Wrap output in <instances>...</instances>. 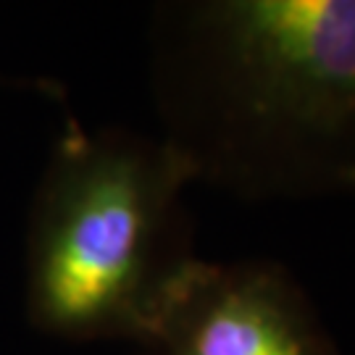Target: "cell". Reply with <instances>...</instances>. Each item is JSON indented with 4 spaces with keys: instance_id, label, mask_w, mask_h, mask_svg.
<instances>
[{
    "instance_id": "cell-1",
    "label": "cell",
    "mask_w": 355,
    "mask_h": 355,
    "mask_svg": "<svg viewBox=\"0 0 355 355\" xmlns=\"http://www.w3.org/2000/svg\"><path fill=\"white\" fill-rule=\"evenodd\" d=\"M164 137L253 200L353 192L355 0H214L161 13Z\"/></svg>"
},
{
    "instance_id": "cell-2",
    "label": "cell",
    "mask_w": 355,
    "mask_h": 355,
    "mask_svg": "<svg viewBox=\"0 0 355 355\" xmlns=\"http://www.w3.org/2000/svg\"><path fill=\"white\" fill-rule=\"evenodd\" d=\"M192 179L166 140L69 119L29 214V321L76 343H140L195 261L182 205Z\"/></svg>"
},
{
    "instance_id": "cell-3",
    "label": "cell",
    "mask_w": 355,
    "mask_h": 355,
    "mask_svg": "<svg viewBox=\"0 0 355 355\" xmlns=\"http://www.w3.org/2000/svg\"><path fill=\"white\" fill-rule=\"evenodd\" d=\"M137 347L142 355H340L316 305L282 263L200 258Z\"/></svg>"
},
{
    "instance_id": "cell-4",
    "label": "cell",
    "mask_w": 355,
    "mask_h": 355,
    "mask_svg": "<svg viewBox=\"0 0 355 355\" xmlns=\"http://www.w3.org/2000/svg\"><path fill=\"white\" fill-rule=\"evenodd\" d=\"M353 192H355V182H353Z\"/></svg>"
},
{
    "instance_id": "cell-5",
    "label": "cell",
    "mask_w": 355,
    "mask_h": 355,
    "mask_svg": "<svg viewBox=\"0 0 355 355\" xmlns=\"http://www.w3.org/2000/svg\"><path fill=\"white\" fill-rule=\"evenodd\" d=\"M0 82H3V79H0Z\"/></svg>"
}]
</instances>
